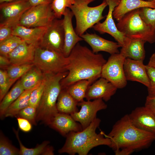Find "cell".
Returning a JSON list of instances; mask_svg holds the SVG:
<instances>
[{"instance_id":"obj_1","label":"cell","mask_w":155,"mask_h":155,"mask_svg":"<svg viewBox=\"0 0 155 155\" xmlns=\"http://www.w3.org/2000/svg\"><path fill=\"white\" fill-rule=\"evenodd\" d=\"M67 57L68 73L61 81L62 89L82 80H88L92 84L101 77L102 67L106 61L102 55L94 53L79 42Z\"/></svg>"},{"instance_id":"obj_2","label":"cell","mask_w":155,"mask_h":155,"mask_svg":"<svg viewBox=\"0 0 155 155\" xmlns=\"http://www.w3.org/2000/svg\"><path fill=\"white\" fill-rule=\"evenodd\" d=\"M106 137L111 140L110 147L114 151L127 149L133 152L149 147L155 140V134L141 129L126 115L116 122Z\"/></svg>"},{"instance_id":"obj_3","label":"cell","mask_w":155,"mask_h":155,"mask_svg":"<svg viewBox=\"0 0 155 155\" xmlns=\"http://www.w3.org/2000/svg\"><path fill=\"white\" fill-rule=\"evenodd\" d=\"M100 122V119L96 118L82 131L70 132L66 136L65 142L59 150V153L87 155L92 149L97 146L106 145L110 147V139L106 136L104 137L101 132L98 134L96 132Z\"/></svg>"},{"instance_id":"obj_4","label":"cell","mask_w":155,"mask_h":155,"mask_svg":"<svg viewBox=\"0 0 155 155\" xmlns=\"http://www.w3.org/2000/svg\"><path fill=\"white\" fill-rule=\"evenodd\" d=\"M68 71L56 74H44V88L37 108L36 120L49 125L59 113L57 107L58 96L62 90L61 82L68 74Z\"/></svg>"},{"instance_id":"obj_5","label":"cell","mask_w":155,"mask_h":155,"mask_svg":"<svg viewBox=\"0 0 155 155\" xmlns=\"http://www.w3.org/2000/svg\"><path fill=\"white\" fill-rule=\"evenodd\" d=\"M95 0H75L74 3L69 7L75 18V32L80 36L104 18L102 13L108 6L106 2L103 0L98 5L88 6L90 3Z\"/></svg>"},{"instance_id":"obj_6","label":"cell","mask_w":155,"mask_h":155,"mask_svg":"<svg viewBox=\"0 0 155 155\" xmlns=\"http://www.w3.org/2000/svg\"><path fill=\"white\" fill-rule=\"evenodd\" d=\"M140 9L126 13L116 25L119 30L127 37L138 39L150 43L155 42V32L142 19Z\"/></svg>"},{"instance_id":"obj_7","label":"cell","mask_w":155,"mask_h":155,"mask_svg":"<svg viewBox=\"0 0 155 155\" xmlns=\"http://www.w3.org/2000/svg\"><path fill=\"white\" fill-rule=\"evenodd\" d=\"M33 63L44 74L67 71V57L62 53L36 46Z\"/></svg>"},{"instance_id":"obj_8","label":"cell","mask_w":155,"mask_h":155,"mask_svg":"<svg viewBox=\"0 0 155 155\" xmlns=\"http://www.w3.org/2000/svg\"><path fill=\"white\" fill-rule=\"evenodd\" d=\"M125 58L120 53L111 54L102 67L101 77L107 80L117 89L123 88L127 84L123 69Z\"/></svg>"},{"instance_id":"obj_9","label":"cell","mask_w":155,"mask_h":155,"mask_svg":"<svg viewBox=\"0 0 155 155\" xmlns=\"http://www.w3.org/2000/svg\"><path fill=\"white\" fill-rule=\"evenodd\" d=\"M55 18L51 4L39 5L26 11L18 24L28 28L47 27Z\"/></svg>"},{"instance_id":"obj_10","label":"cell","mask_w":155,"mask_h":155,"mask_svg":"<svg viewBox=\"0 0 155 155\" xmlns=\"http://www.w3.org/2000/svg\"><path fill=\"white\" fill-rule=\"evenodd\" d=\"M64 42L63 20L55 18L47 27L38 45L44 49L63 53Z\"/></svg>"},{"instance_id":"obj_11","label":"cell","mask_w":155,"mask_h":155,"mask_svg":"<svg viewBox=\"0 0 155 155\" xmlns=\"http://www.w3.org/2000/svg\"><path fill=\"white\" fill-rule=\"evenodd\" d=\"M78 106L81 107L79 111L71 115L73 118L79 123L84 129L88 127L96 118L99 111L106 109L107 105L102 99L86 100L79 102Z\"/></svg>"},{"instance_id":"obj_12","label":"cell","mask_w":155,"mask_h":155,"mask_svg":"<svg viewBox=\"0 0 155 155\" xmlns=\"http://www.w3.org/2000/svg\"><path fill=\"white\" fill-rule=\"evenodd\" d=\"M32 6L28 0L0 3V23L14 27L23 14Z\"/></svg>"},{"instance_id":"obj_13","label":"cell","mask_w":155,"mask_h":155,"mask_svg":"<svg viewBox=\"0 0 155 155\" xmlns=\"http://www.w3.org/2000/svg\"><path fill=\"white\" fill-rule=\"evenodd\" d=\"M108 6V13L102 22H98L92 27L100 34L107 33L112 36L121 46H123L126 36L118 29L113 19V12L119 3L116 0H105Z\"/></svg>"},{"instance_id":"obj_14","label":"cell","mask_w":155,"mask_h":155,"mask_svg":"<svg viewBox=\"0 0 155 155\" xmlns=\"http://www.w3.org/2000/svg\"><path fill=\"white\" fill-rule=\"evenodd\" d=\"M117 89L111 82L100 77L88 86L85 98L86 100L102 99L107 102L115 94Z\"/></svg>"},{"instance_id":"obj_15","label":"cell","mask_w":155,"mask_h":155,"mask_svg":"<svg viewBox=\"0 0 155 155\" xmlns=\"http://www.w3.org/2000/svg\"><path fill=\"white\" fill-rule=\"evenodd\" d=\"M143 61L126 58L123 65V69L127 81H135L140 83L147 88L150 81L147 73L146 65Z\"/></svg>"},{"instance_id":"obj_16","label":"cell","mask_w":155,"mask_h":155,"mask_svg":"<svg viewBox=\"0 0 155 155\" xmlns=\"http://www.w3.org/2000/svg\"><path fill=\"white\" fill-rule=\"evenodd\" d=\"M128 115L135 126L155 134V114L146 106L136 108Z\"/></svg>"},{"instance_id":"obj_17","label":"cell","mask_w":155,"mask_h":155,"mask_svg":"<svg viewBox=\"0 0 155 155\" xmlns=\"http://www.w3.org/2000/svg\"><path fill=\"white\" fill-rule=\"evenodd\" d=\"M63 16L62 20L64 42L63 53L65 57H67L76 45L83 39L77 34L73 29L72 20L74 15L69 8H66Z\"/></svg>"},{"instance_id":"obj_18","label":"cell","mask_w":155,"mask_h":155,"mask_svg":"<svg viewBox=\"0 0 155 155\" xmlns=\"http://www.w3.org/2000/svg\"><path fill=\"white\" fill-rule=\"evenodd\" d=\"M80 36L90 46L94 53L104 51L111 55L120 53L118 49L121 46L117 42L105 39L95 33L87 32Z\"/></svg>"},{"instance_id":"obj_19","label":"cell","mask_w":155,"mask_h":155,"mask_svg":"<svg viewBox=\"0 0 155 155\" xmlns=\"http://www.w3.org/2000/svg\"><path fill=\"white\" fill-rule=\"evenodd\" d=\"M38 45L28 44L24 41L8 55L7 57L11 65H18L33 63L36 48Z\"/></svg>"},{"instance_id":"obj_20","label":"cell","mask_w":155,"mask_h":155,"mask_svg":"<svg viewBox=\"0 0 155 155\" xmlns=\"http://www.w3.org/2000/svg\"><path fill=\"white\" fill-rule=\"evenodd\" d=\"M63 136L70 132L83 130L81 125L76 121L70 115L58 113L49 125Z\"/></svg>"},{"instance_id":"obj_21","label":"cell","mask_w":155,"mask_h":155,"mask_svg":"<svg viewBox=\"0 0 155 155\" xmlns=\"http://www.w3.org/2000/svg\"><path fill=\"white\" fill-rule=\"evenodd\" d=\"M146 42L141 39L126 37L120 53L125 58L143 61L145 57L144 45Z\"/></svg>"},{"instance_id":"obj_22","label":"cell","mask_w":155,"mask_h":155,"mask_svg":"<svg viewBox=\"0 0 155 155\" xmlns=\"http://www.w3.org/2000/svg\"><path fill=\"white\" fill-rule=\"evenodd\" d=\"M47 27L28 28L17 24L13 27V35L28 44L38 45Z\"/></svg>"},{"instance_id":"obj_23","label":"cell","mask_w":155,"mask_h":155,"mask_svg":"<svg viewBox=\"0 0 155 155\" xmlns=\"http://www.w3.org/2000/svg\"><path fill=\"white\" fill-rule=\"evenodd\" d=\"M144 7L155 8V2L142 0H121L114 9L113 16L118 22L129 12Z\"/></svg>"},{"instance_id":"obj_24","label":"cell","mask_w":155,"mask_h":155,"mask_svg":"<svg viewBox=\"0 0 155 155\" xmlns=\"http://www.w3.org/2000/svg\"><path fill=\"white\" fill-rule=\"evenodd\" d=\"M78 103L66 88L62 89L57 102V109L59 113L71 115L79 111Z\"/></svg>"},{"instance_id":"obj_25","label":"cell","mask_w":155,"mask_h":155,"mask_svg":"<svg viewBox=\"0 0 155 155\" xmlns=\"http://www.w3.org/2000/svg\"><path fill=\"white\" fill-rule=\"evenodd\" d=\"M41 82L32 88L25 90L19 97L8 107L3 118L16 117L21 110L28 105L31 93Z\"/></svg>"},{"instance_id":"obj_26","label":"cell","mask_w":155,"mask_h":155,"mask_svg":"<svg viewBox=\"0 0 155 155\" xmlns=\"http://www.w3.org/2000/svg\"><path fill=\"white\" fill-rule=\"evenodd\" d=\"M24 90L20 80H18L0 102L1 117H3L8 107L19 97Z\"/></svg>"},{"instance_id":"obj_27","label":"cell","mask_w":155,"mask_h":155,"mask_svg":"<svg viewBox=\"0 0 155 155\" xmlns=\"http://www.w3.org/2000/svg\"><path fill=\"white\" fill-rule=\"evenodd\" d=\"M41 71L34 66L20 79L24 90L32 88L41 82L44 78Z\"/></svg>"},{"instance_id":"obj_28","label":"cell","mask_w":155,"mask_h":155,"mask_svg":"<svg viewBox=\"0 0 155 155\" xmlns=\"http://www.w3.org/2000/svg\"><path fill=\"white\" fill-rule=\"evenodd\" d=\"M91 84V82L88 80H82L65 88L71 96L79 102L84 100L87 89Z\"/></svg>"},{"instance_id":"obj_29","label":"cell","mask_w":155,"mask_h":155,"mask_svg":"<svg viewBox=\"0 0 155 155\" xmlns=\"http://www.w3.org/2000/svg\"><path fill=\"white\" fill-rule=\"evenodd\" d=\"M20 146V155H44L47 147L50 143L48 141H45L34 148H28L22 143L19 136L18 131L13 129Z\"/></svg>"},{"instance_id":"obj_30","label":"cell","mask_w":155,"mask_h":155,"mask_svg":"<svg viewBox=\"0 0 155 155\" xmlns=\"http://www.w3.org/2000/svg\"><path fill=\"white\" fill-rule=\"evenodd\" d=\"M24 41L19 37L13 35L0 43V55L7 57L10 53Z\"/></svg>"},{"instance_id":"obj_31","label":"cell","mask_w":155,"mask_h":155,"mask_svg":"<svg viewBox=\"0 0 155 155\" xmlns=\"http://www.w3.org/2000/svg\"><path fill=\"white\" fill-rule=\"evenodd\" d=\"M34 66L33 63L18 65H11L7 67L6 71L11 79L18 80Z\"/></svg>"},{"instance_id":"obj_32","label":"cell","mask_w":155,"mask_h":155,"mask_svg":"<svg viewBox=\"0 0 155 155\" xmlns=\"http://www.w3.org/2000/svg\"><path fill=\"white\" fill-rule=\"evenodd\" d=\"M75 0H53L51 8L56 18L60 19L65 13L67 8L73 5Z\"/></svg>"},{"instance_id":"obj_33","label":"cell","mask_w":155,"mask_h":155,"mask_svg":"<svg viewBox=\"0 0 155 155\" xmlns=\"http://www.w3.org/2000/svg\"><path fill=\"white\" fill-rule=\"evenodd\" d=\"M12 79L9 76L7 71L0 70V101L3 99L10 87L17 80Z\"/></svg>"},{"instance_id":"obj_34","label":"cell","mask_w":155,"mask_h":155,"mask_svg":"<svg viewBox=\"0 0 155 155\" xmlns=\"http://www.w3.org/2000/svg\"><path fill=\"white\" fill-rule=\"evenodd\" d=\"M0 155H20V149L13 145L2 133L0 137Z\"/></svg>"},{"instance_id":"obj_35","label":"cell","mask_w":155,"mask_h":155,"mask_svg":"<svg viewBox=\"0 0 155 155\" xmlns=\"http://www.w3.org/2000/svg\"><path fill=\"white\" fill-rule=\"evenodd\" d=\"M140 14L143 21L155 32V8H141L140 9Z\"/></svg>"},{"instance_id":"obj_36","label":"cell","mask_w":155,"mask_h":155,"mask_svg":"<svg viewBox=\"0 0 155 155\" xmlns=\"http://www.w3.org/2000/svg\"><path fill=\"white\" fill-rule=\"evenodd\" d=\"M44 88V82L43 78L40 84L31 93L28 105L37 108L42 98Z\"/></svg>"},{"instance_id":"obj_37","label":"cell","mask_w":155,"mask_h":155,"mask_svg":"<svg viewBox=\"0 0 155 155\" xmlns=\"http://www.w3.org/2000/svg\"><path fill=\"white\" fill-rule=\"evenodd\" d=\"M37 108L28 105L21 110L18 113L16 117H20L29 121L32 124L36 125V116Z\"/></svg>"},{"instance_id":"obj_38","label":"cell","mask_w":155,"mask_h":155,"mask_svg":"<svg viewBox=\"0 0 155 155\" xmlns=\"http://www.w3.org/2000/svg\"><path fill=\"white\" fill-rule=\"evenodd\" d=\"M146 69L150 81L149 85L147 87L148 96H155V68L147 65Z\"/></svg>"},{"instance_id":"obj_39","label":"cell","mask_w":155,"mask_h":155,"mask_svg":"<svg viewBox=\"0 0 155 155\" xmlns=\"http://www.w3.org/2000/svg\"><path fill=\"white\" fill-rule=\"evenodd\" d=\"M14 27L7 24L0 23V43L13 35Z\"/></svg>"},{"instance_id":"obj_40","label":"cell","mask_w":155,"mask_h":155,"mask_svg":"<svg viewBox=\"0 0 155 155\" xmlns=\"http://www.w3.org/2000/svg\"><path fill=\"white\" fill-rule=\"evenodd\" d=\"M17 119L19 128L21 130L26 132H28L31 130L32 124L29 121L20 117H17Z\"/></svg>"},{"instance_id":"obj_41","label":"cell","mask_w":155,"mask_h":155,"mask_svg":"<svg viewBox=\"0 0 155 155\" xmlns=\"http://www.w3.org/2000/svg\"><path fill=\"white\" fill-rule=\"evenodd\" d=\"M144 106L155 114V96H148Z\"/></svg>"},{"instance_id":"obj_42","label":"cell","mask_w":155,"mask_h":155,"mask_svg":"<svg viewBox=\"0 0 155 155\" xmlns=\"http://www.w3.org/2000/svg\"><path fill=\"white\" fill-rule=\"evenodd\" d=\"M11 65L9 60L8 58L5 56L0 55V66L1 69L7 68Z\"/></svg>"},{"instance_id":"obj_43","label":"cell","mask_w":155,"mask_h":155,"mask_svg":"<svg viewBox=\"0 0 155 155\" xmlns=\"http://www.w3.org/2000/svg\"><path fill=\"white\" fill-rule=\"evenodd\" d=\"M32 6L43 4H50L53 0H28Z\"/></svg>"},{"instance_id":"obj_44","label":"cell","mask_w":155,"mask_h":155,"mask_svg":"<svg viewBox=\"0 0 155 155\" xmlns=\"http://www.w3.org/2000/svg\"><path fill=\"white\" fill-rule=\"evenodd\" d=\"M116 155H128L131 154L133 151L127 149H122L114 151Z\"/></svg>"},{"instance_id":"obj_45","label":"cell","mask_w":155,"mask_h":155,"mask_svg":"<svg viewBox=\"0 0 155 155\" xmlns=\"http://www.w3.org/2000/svg\"><path fill=\"white\" fill-rule=\"evenodd\" d=\"M147 65L155 68V53L151 55Z\"/></svg>"},{"instance_id":"obj_46","label":"cell","mask_w":155,"mask_h":155,"mask_svg":"<svg viewBox=\"0 0 155 155\" xmlns=\"http://www.w3.org/2000/svg\"><path fill=\"white\" fill-rule=\"evenodd\" d=\"M20 0H0V3L10 2Z\"/></svg>"},{"instance_id":"obj_47","label":"cell","mask_w":155,"mask_h":155,"mask_svg":"<svg viewBox=\"0 0 155 155\" xmlns=\"http://www.w3.org/2000/svg\"><path fill=\"white\" fill-rule=\"evenodd\" d=\"M145 1H153L155 2V0H142Z\"/></svg>"},{"instance_id":"obj_48","label":"cell","mask_w":155,"mask_h":155,"mask_svg":"<svg viewBox=\"0 0 155 155\" xmlns=\"http://www.w3.org/2000/svg\"><path fill=\"white\" fill-rule=\"evenodd\" d=\"M118 2H119L121 1V0H116Z\"/></svg>"}]
</instances>
